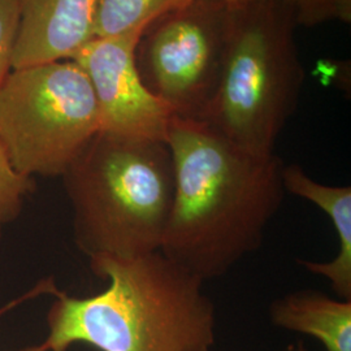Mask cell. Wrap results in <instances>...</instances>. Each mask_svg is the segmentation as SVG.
I'll list each match as a JSON object with an SVG mask.
<instances>
[{
    "instance_id": "obj_1",
    "label": "cell",
    "mask_w": 351,
    "mask_h": 351,
    "mask_svg": "<svg viewBox=\"0 0 351 351\" xmlns=\"http://www.w3.org/2000/svg\"><path fill=\"white\" fill-rule=\"evenodd\" d=\"M165 143L175 191L160 251L204 282L226 276L261 249L287 194L284 163L241 149L201 120L173 116Z\"/></svg>"
},
{
    "instance_id": "obj_2",
    "label": "cell",
    "mask_w": 351,
    "mask_h": 351,
    "mask_svg": "<svg viewBox=\"0 0 351 351\" xmlns=\"http://www.w3.org/2000/svg\"><path fill=\"white\" fill-rule=\"evenodd\" d=\"M108 281L101 293L77 298L56 290L47 313L50 351L86 343L101 351H211L215 304L199 277L162 251L137 258L90 259Z\"/></svg>"
},
{
    "instance_id": "obj_3",
    "label": "cell",
    "mask_w": 351,
    "mask_h": 351,
    "mask_svg": "<svg viewBox=\"0 0 351 351\" xmlns=\"http://www.w3.org/2000/svg\"><path fill=\"white\" fill-rule=\"evenodd\" d=\"M60 178L75 246L88 261L160 251L175 191L165 142L99 132Z\"/></svg>"
},
{
    "instance_id": "obj_4",
    "label": "cell",
    "mask_w": 351,
    "mask_h": 351,
    "mask_svg": "<svg viewBox=\"0 0 351 351\" xmlns=\"http://www.w3.org/2000/svg\"><path fill=\"white\" fill-rule=\"evenodd\" d=\"M297 26L291 0L229 4L221 75L201 121L259 156L275 154L277 139L298 107L306 75Z\"/></svg>"
},
{
    "instance_id": "obj_5",
    "label": "cell",
    "mask_w": 351,
    "mask_h": 351,
    "mask_svg": "<svg viewBox=\"0 0 351 351\" xmlns=\"http://www.w3.org/2000/svg\"><path fill=\"white\" fill-rule=\"evenodd\" d=\"M99 132L94 90L72 59L12 69L0 88V141L21 175L62 177Z\"/></svg>"
},
{
    "instance_id": "obj_6",
    "label": "cell",
    "mask_w": 351,
    "mask_h": 351,
    "mask_svg": "<svg viewBox=\"0 0 351 351\" xmlns=\"http://www.w3.org/2000/svg\"><path fill=\"white\" fill-rule=\"evenodd\" d=\"M229 4L190 0L145 27L136 47L139 77L176 117L201 120L226 55Z\"/></svg>"
},
{
    "instance_id": "obj_7",
    "label": "cell",
    "mask_w": 351,
    "mask_h": 351,
    "mask_svg": "<svg viewBox=\"0 0 351 351\" xmlns=\"http://www.w3.org/2000/svg\"><path fill=\"white\" fill-rule=\"evenodd\" d=\"M143 30L93 38L72 60L82 68L94 90L101 133L165 142L173 114L145 86L136 65V47Z\"/></svg>"
},
{
    "instance_id": "obj_8",
    "label": "cell",
    "mask_w": 351,
    "mask_h": 351,
    "mask_svg": "<svg viewBox=\"0 0 351 351\" xmlns=\"http://www.w3.org/2000/svg\"><path fill=\"white\" fill-rule=\"evenodd\" d=\"M20 23L13 69L71 60L94 38L99 0H16Z\"/></svg>"
},
{
    "instance_id": "obj_9",
    "label": "cell",
    "mask_w": 351,
    "mask_h": 351,
    "mask_svg": "<svg viewBox=\"0 0 351 351\" xmlns=\"http://www.w3.org/2000/svg\"><path fill=\"white\" fill-rule=\"evenodd\" d=\"M285 191L311 202L329 217L336 230L339 252L329 262L298 261L307 272L324 277L333 293L343 301H351V186L326 185L314 180L300 164H284Z\"/></svg>"
},
{
    "instance_id": "obj_10",
    "label": "cell",
    "mask_w": 351,
    "mask_h": 351,
    "mask_svg": "<svg viewBox=\"0 0 351 351\" xmlns=\"http://www.w3.org/2000/svg\"><path fill=\"white\" fill-rule=\"evenodd\" d=\"M269 319L277 328L320 341L326 351H351V301L302 289L272 302Z\"/></svg>"
},
{
    "instance_id": "obj_11",
    "label": "cell",
    "mask_w": 351,
    "mask_h": 351,
    "mask_svg": "<svg viewBox=\"0 0 351 351\" xmlns=\"http://www.w3.org/2000/svg\"><path fill=\"white\" fill-rule=\"evenodd\" d=\"M190 0H99L94 38L117 37L145 29L156 17L186 4Z\"/></svg>"
},
{
    "instance_id": "obj_12",
    "label": "cell",
    "mask_w": 351,
    "mask_h": 351,
    "mask_svg": "<svg viewBox=\"0 0 351 351\" xmlns=\"http://www.w3.org/2000/svg\"><path fill=\"white\" fill-rule=\"evenodd\" d=\"M36 186V178L21 175L13 168L0 141V239L5 228L19 219Z\"/></svg>"
},
{
    "instance_id": "obj_13",
    "label": "cell",
    "mask_w": 351,
    "mask_h": 351,
    "mask_svg": "<svg viewBox=\"0 0 351 351\" xmlns=\"http://www.w3.org/2000/svg\"><path fill=\"white\" fill-rule=\"evenodd\" d=\"M298 24L307 27L351 21V0H291Z\"/></svg>"
},
{
    "instance_id": "obj_14",
    "label": "cell",
    "mask_w": 351,
    "mask_h": 351,
    "mask_svg": "<svg viewBox=\"0 0 351 351\" xmlns=\"http://www.w3.org/2000/svg\"><path fill=\"white\" fill-rule=\"evenodd\" d=\"M20 13L16 0H0V88L12 72Z\"/></svg>"
},
{
    "instance_id": "obj_15",
    "label": "cell",
    "mask_w": 351,
    "mask_h": 351,
    "mask_svg": "<svg viewBox=\"0 0 351 351\" xmlns=\"http://www.w3.org/2000/svg\"><path fill=\"white\" fill-rule=\"evenodd\" d=\"M19 351H50L47 350L45 346H43V343H40V345H34V346H27L25 349H21V350Z\"/></svg>"
},
{
    "instance_id": "obj_16",
    "label": "cell",
    "mask_w": 351,
    "mask_h": 351,
    "mask_svg": "<svg viewBox=\"0 0 351 351\" xmlns=\"http://www.w3.org/2000/svg\"><path fill=\"white\" fill-rule=\"evenodd\" d=\"M291 351H308L302 341H298Z\"/></svg>"
},
{
    "instance_id": "obj_17",
    "label": "cell",
    "mask_w": 351,
    "mask_h": 351,
    "mask_svg": "<svg viewBox=\"0 0 351 351\" xmlns=\"http://www.w3.org/2000/svg\"><path fill=\"white\" fill-rule=\"evenodd\" d=\"M228 4H239V3H243V1H247V0H224Z\"/></svg>"
},
{
    "instance_id": "obj_18",
    "label": "cell",
    "mask_w": 351,
    "mask_h": 351,
    "mask_svg": "<svg viewBox=\"0 0 351 351\" xmlns=\"http://www.w3.org/2000/svg\"><path fill=\"white\" fill-rule=\"evenodd\" d=\"M11 307H13V304H10V306H7V307H4V308H3V310H1V311H0V314H1V313H4V311H7V310H8V308H11Z\"/></svg>"
}]
</instances>
